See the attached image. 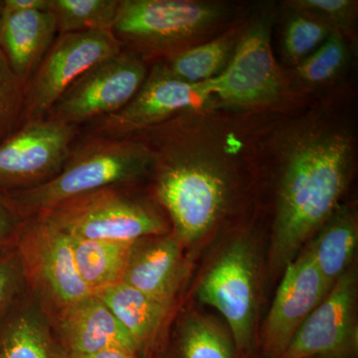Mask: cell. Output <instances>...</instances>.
<instances>
[{"mask_svg":"<svg viewBox=\"0 0 358 358\" xmlns=\"http://www.w3.org/2000/svg\"><path fill=\"white\" fill-rule=\"evenodd\" d=\"M148 65L128 52L98 63L78 78L49 110L46 119L83 129L124 109L148 76Z\"/></svg>","mask_w":358,"mask_h":358,"instance_id":"cell-7","label":"cell"},{"mask_svg":"<svg viewBox=\"0 0 358 358\" xmlns=\"http://www.w3.org/2000/svg\"><path fill=\"white\" fill-rule=\"evenodd\" d=\"M287 140L271 244L277 266L293 260L338 208L355 155L352 136L333 124H303Z\"/></svg>","mask_w":358,"mask_h":358,"instance_id":"cell-1","label":"cell"},{"mask_svg":"<svg viewBox=\"0 0 358 358\" xmlns=\"http://www.w3.org/2000/svg\"><path fill=\"white\" fill-rule=\"evenodd\" d=\"M185 115L136 134L152 152L155 199L181 244L199 241L223 217L234 176L228 160L201 147Z\"/></svg>","mask_w":358,"mask_h":358,"instance_id":"cell-2","label":"cell"},{"mask_svg":"<svg viewBox=\"0 0 358 358\" xmlns=\"http://www.w3.org/2000/svg\"><path fill=\"white\" fill-rule=\"evenodd\" d=\"M181 243L173 234L133 244L122 282L171 306L185 275Z\"/></svg>","mask_w":358,"mask_h":358,"instance_id":"cell-15","label":"cell"},{"mask_svg":"<svg viewBox=\"0 0 358 358\" xmlns=\"http://www.w3.org/2000/svg\"><path fill=\"white\" fill-rule=\"evenodd\" d=\"M128 186L96 190L32 217L50 223L71 238L93 241L136 242L169 234V225L159 212L127 192Z\"/></svg>","mask_w":358,"mask_h":358,"instance_id":"cell-5","label":"cell"},{"mask_svg":"<svg viewBox=\"0 0 358 358\" xmlns=\"http://www.w3.org/2000/svg\"><path fill=\"white\" fill-rule=\"evenodd\" d=\"M207 83L214 100L227 107H258L280 98L284 82L273 54L268 18L245 28L225 69Z\"/></svg>","mask_w":358,"mask_h":358,"instance_id":"cell-10","label":"cell"},{"mask_svg":"<svg viewBox=\"0 0 358 358\" xmlns=\"http://www.w3.org/2000/svg\"><path fill=\"white\" fill-rule=\"evenodd\" d=\"M348 56L345 35L334 30L317 50L294 66V76L310 87L331 83L345 69Z\"/></svg>","mask_w":358,"mask_h":358,"instance_id":"cell-25","label":"cell"},{"mask_svg":"<svg viewBox=\"0 0 358 358\" xmlns=\"http://www.w3.org/2000/svg\"><path fill=\"white\" fill-rule=\"evenodd\" d=\"M240 34L239 30H231L210 41L193 45L160 63L173 76L188 83L208 81L225 69L232 57Z\"/></svg>","mask_w":358,"mask_h":358,"instance_id":"cell-21","label":"cell"},{"mask_svg":"<svg viewBox=\"0 0 358 358\" xmlns=\"http://www.w3.org/2000/svg\"><path fill=\"white\" fill-rule=\"evenodd\" d=\"M59 329L68 357H83L112 348L138 352L126 329L96 296L61 310Z\"/></svg>","mask_w":358,"mask_h":358,"instance_id":"cell-16","label":"cell"},{"mask_svg":"<svg viewBox=\"0 0 358 358\" xmlns=\"http://www.w3.org/2000/svg\"><path fill=\"white\" fill-rule=\"evenodd\" d=\"M289 3L294 10L312 14L345 36L352 28L357 8V2L352 0H296Z\"/></svg>","mask_w":358,"mask_h":358,"instance_id":"cell-28","label":"cell"},{"mask_svg":"<svg viewBox=\"0 0 358 358\" xmlns=\"http://www.w3.org/2000/svg\"><path fill=\"white\" fill-rule=\"evenodd\" d=\"M81 129L51 120L26 122L0 143V190L27 189L62 169Z\"/></svg>","mask_w":358,"mask_h":358,"instance_id":"cell-11","label":"cell"},{"mask_svg":"<svg viewBox=\"0 0 358 358\" xmlns=\"http://www.w3.org/2000/svg\"><path fill=\"white\" fill-rule=\"evenodd\" d=\"M25 85L0 52V143L20 129L24 107Z\"/></svg>","mask_w":358,"mask_h":358,"instance_id":"cell-27","label":"cell"},{"mask_svg":"<svg viewBox=\"0 0 358 358\" xmlns=\"http://www.w3.org/2000/svg\"><path fill=\"white\" fill-rule=\"evenodd\" d=\"M56 358H68L67 357V355H56Z\"/></svg>","mask_w":358,"mask_h":358,"instance_id":"cell-34","label":"cell"},{"mask_svg":"<svg viewBox=\"0 0 358 358\" xmlns=\"http://www.w3.org/2000/svg\"><path fill=\"white\" fill-rule=\"evenodd\" d=\"M224 15L213 2L121 0L112 33L122 51L155 64L196 45Z\"/></svg>","mask_w":358,"mask_h":358,"instance_id":"cell-4","label":"cell"},{"mask_svg":"<svg viewBox=\"0 0 358 358\" xmlns=\"http://www.w3.org/2000/svg\"><path fill=\"white\" fill-rule=\"evenodd\" d=\"M25 221L8 194L0 190V251L15 246Z\"/></svg>","mask_w":358,"mask_h":358,"instance_id":"cell-30","label":"cell"},{"mask_svg":"<svg viewBox=\"0 0 358 358\" xmlns=\"http://www.w3.org/2000/svg\"><path fill=\"white\" fill-rule=\"evenodd\" d=\"M355 268L334 282L280 358H355L358 350Z\"/></svg>","mask_w":358,"mask_h":358,"instance_id":"cell-13","label":"cell"},{"mask_svg":"<svg viewBox=\"0 0 358 358\" xmlns=\"http://www.w3.org/2000/svg\"><path fill=\"white\" fill-rule=\"evenodd\" d=\"M23 275L16 247L0 251V322L9 313L17 296Z\"/></svg>","mask_w":358,"mask_h":358,"instance_id":"cell-29","label":"cell"},{"mask_svg":"<svg viewBox=\"0 0 358 358\" xmlns=\"http://www.w3.org/2000/svg\"><path fill=\"white\" fill-rule=\"evenodd\" d=\"M3 0H0V21H1L2 14H3Z\"/></svg>","mask_w":358,"mask_h":358,"instance_id":"cell-33","label":"cell"},{"mask_svg":"<svg viewBox=\"0 0 358 358\" xmlns=\"http://www.w3.org/2000/svg\"><path fill=\"white\" fill-rule=\"evenodd\" d=\"M107 306L133 339L138 352L155 343L171 306L124 284L115 285L95 294Z\"/></svg>","mask_w":358,"mask_h":358,"instance_id":"cell-18","label":"cell"},{"mask_svg":"<svg viewBox=\"0 0 358 358\" xmlns=\"http://www.w3.org/2000/svg\"><path fill=\"white\" fill-rule=\"evenodd\" d=\"M71 242L79 274L93 296L122 282L134 242L76 238Z\"/></svg>","mask_w":358,"mask_h":358,"instance_id":"cell-20","label":"cell"},{"mask_svg":"<svg viewBox=\"0 0 358 358\" xmlns=\"http://www.w3.org/2000/svg\"><path fill=\"white\" fill-rule=\"evenodd\" d=\"M258 259L251 242L237 239L224 249L197 288L199 300L227 322L238 358L251 355L256 317Z\"/></svg>","mask_w":358,"mask_h":358,"instance_id":"cell-8","label":"cell"},{"mask_svg":"<svg viewBox=\"0 0 358 358\" xmlns=\"http://www.w3.org/2000/svg\"><path fill=\"white\" fill-rule=\"evenodd\" d=\"M306 248L315 267L331 286L352 267L358 242L357 218L346 206H339Z\"/></svg>","mask_w":358,"mask_h":358,"instance_id":"cell-19","label":"cell"},{"mask_svg":"<svg viewBox=\"0 0 358 358\" xmlns=\"http://www.w3.org/2000/svg\"><path fill=\"white\" fill-rule=\"evenodd\" d=\"M57 36L55 20L50 11L3 8L0 21V52L23 84L31 77Z\"/></svg>","mask_w":358,"mask_h":358,"instance_id":"cell-17","label":"cell"},{"mask_svg":"<svg viewBox=\"0 0 358 358\" xmlns=\"http://www.w3.org/2000/svg\"><path fill=\"white\" fill-rule=\"evenodd\" d=\"M284 277L262 327V358H280L308 315L331 287L307 251L287 263Z\"/></svg>","mask_w":358,"mask_h":358,"instance_id":"cell-14","label":"cell"},{"mask_svg":"<svg viewBox=\"0 0 358 358\" xmlns=\"http://www.w3.org/2000/svg\"><path fill=\"white\" fill-rule=\"evenodd\" d=\"M334 31L312 14L294 10L282 33V53L289 64L298 65L324 43Z\"/></svg>","mask_w":358,"mask_h":358,"instance_id":"cell-26","label":"cell"},{"mask_svg":"<svg viewBox=\"0 0 358 358\" xmlns=\"http://www.w3.org/2000/svg\"><path fill=\"white\" fill-rule=\"evenodd\" d=\"M0 358H56L39 317L30 310L7 315L0 322Z\"/></svg>","mask_w":358,"mask_h":358,"instance_id":"cell-22","label":"cell"},{"mask_svg":"<svg viewBox=\"0 0 358 358\" xmlns=\"http://www.w3.org/2000/svg\"><path fill=\"white\" fill-rule=\"evenodd\" d=\"M68 358H138V352L124 348H112L101 352L83 355V357H68Z\"/></svg>","mask_w":358,"mask_h":358,"instance_id":"cell-32","label":"cell"},{"mask_svg":"<svg viewBox=\"0 0 358 358\" xmlns=\"http://www.w3.org/2000/svg\"><path fill=\"white\" fill-rule=\"evenodd\" d=\"M176 353L178 358H238L230 331L199 315L182 327Z\"/></svg>","mask_w":358,"mask_h":358,"instance_id":"cell-24","label":"cell"},{"mask_svg":"<svg viewBox=\"0 0 358 358\" xmlns=\"http://www.w3.org/2000/svg\"><path fill=\"white\" fill-rule=\"evenodd\" d=\"M150 148L136 136L106 138L80 134L62 169L50 180L27 189L6 192L25 218L82 195L133 185L150 176Z\"/></svg>","mask_w":358,"mask_h":358,"instance_id":"cell-3","label":"cell"},{"mask_svg":"<svg viewBox=\"0 0 358 358\" xmlns=\"http://www.w3.org/2000/svg\"><path fill=\"white\" fill-rule=\"evenodd\" d=\"M50 0H3L4 8L13 11H47Z\"/></svg>","mask_w":358,"mask_h":358,"instance_id":"cell-31","label":"cell"},{"mask_svg":"<svg viewBox=\"0 0 358 358\" xmlns=\"http://www.w3.org/2000/svg\"><path fill=\"white\" fill-rule=\"evenodd\" d=\"M15 247L24 277L59 310L93 296L78 271L71 238L50 223L26 218Z\"/></svg>","mask_w":358,"mask_h":358,"instance_id":"cell-12","label":"cell"},{"mask_svg":"<svg viewBox=\"0 0 358 358\" xmlns=\"http://www.w3.org/2000/svg\"><path fill=\"white\" fill-rule=\"evenodd\" d=\"M121 0H50L58 35L112 32Z\"/></svg>","mask_w":358,"mask_h":358,"instance_id":"cell-23","label":"cell"},{"mask_svg":"<svg viewBox=\"0 0 358 358\" xmlns=\"http://www.w3.org/2000/svg\"><path fill=\"white\" fill-rule=\"evenodd\" d=\"M122 51L121 45L112 32L58 35L25 83L20 127L26 122L45 119L54 103L78 78Z\"/></svg>","mask_w":358,"mask_h":358,"instance_id":"cell-9","label":"cell"},{"mask_svg":"<svg viewBox=\"0 0 358 358\" xmlns=\"http://www.w3.org/2000/svg\"><path fill=\"white\" fill-rule=\"evenodd\" d=\"M214 100L208 83H188L173 76L162 63L148 70L141 89L121 110L87 124V136L131 138L141 131L190 114Z\"/></svg>","mask_w":358,"mask_h":358,"instance_id":"cell-6","label":"cell"}]
</instances>
